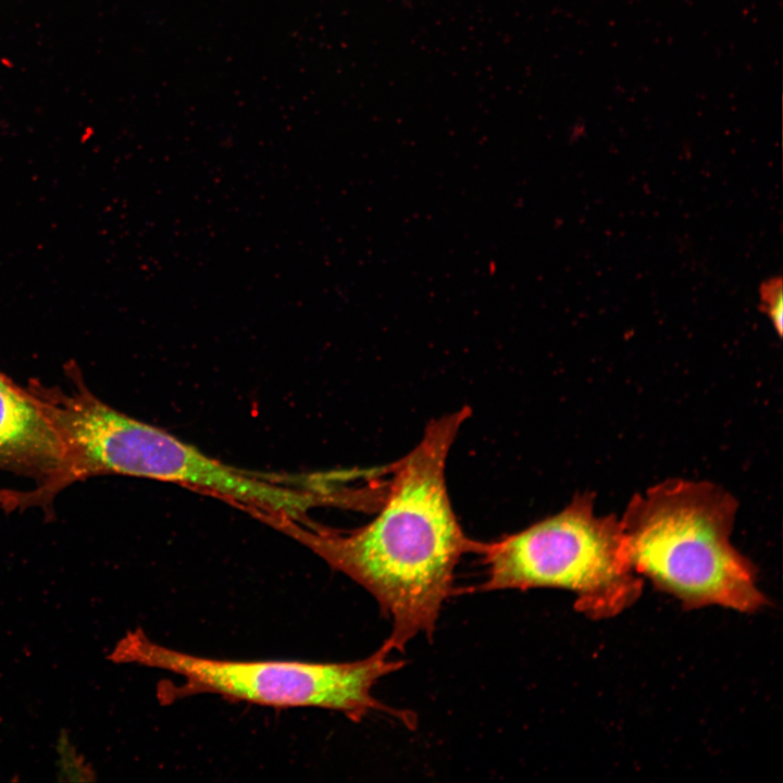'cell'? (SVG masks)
Instances as JSON below:
<instances>
[{
	"instance_id": "52a82bcc",
	"label": "cell",
	"mask_w": 783,
	"mask_h": 783,
	"mask_svg": "<svg viewBox=\"0 0 783 783\" xmlns=\"http://www.w3.org/2000/svg\"><path fill=\"white\" fill-rule=\"evenodd\" d=\"M55 749L59 756L57 761L58 780L61 782H94L96 772L86 761L70 738V732L60 730Z\"/></svg>"
},
{
	"instance_id": "3957f363",
	"label": "cell",
	"mask_w": 783,
	"mask_h": 783,
	"mask_svg": "<svg viewBox=\"0 0 783 783\" xmlns=\"http://www.w3.org/2000/svg\"><path fill=\"white\" fill-rule=\"evenodd\" d=\"M737 508L708 481L671 478L635 494L620 518L632 569L687 610L765 608L756 566L731 543Z\"/></svg>"
},
{
	"instance_id": "5b68a950",
	"label": "cell",
	"mask_w": 783,
	"mask_h": 783,
	"mask_svg": "<svg viewBox=\"0 0 783 783\" xmlns=\"http://www.w3.org/2000/svg\"><path fill=\"white\" fill-rule=\"evenodd\" d=\"M388 654L381 646L364 659L339 663L222 660L162 646L137 627L116 643L108 659L167 671L181 678V684L164 682L158 686V698L166 705L188 696L211 694L274 708L328 709L360 721L374 710L396 714L372 695L381 678L403 666L401 660H389Z\"/></svg>"
},
{
	"instance_id": "6da1fadb",
	"label": "cell",
	"mask_w": 783,
	"mask_h": 783,
	"mask_svg": "<svg viewBox=\"0 0 783 783\" xmlns=\"http://www.w3.org/2000/svg\"><path fill=\"white\" fill-rule=\"evenodd\" d=\"M470 415L464 406L426 425L418 445L391 465L384 505L370 523L352 531L278 527L373 595L391 618L382 645L388 651L403 650L418 634L433 636L461 557L487 548L463 532L446 485L449 450Z\"/></svg>"
},
{
	"instance_id": "7a4b0ae2",
	"label": "cell",
	"mask_w": 783,
	"mask_h": 783,
	"mask_svg": "<svg viewBox=\"0 0 783 783\" xmlns=\"http://www.w3.org/2000/svg\"><path fill=\"white\" fill-rule=\"evenodd\" d=\"M66 387L39 383L35 393L57 432L61 458L54 471L34 490L50 506L75 482L120 474L172 482L207 492L246 508L271 524H306L308 511L323 496L312 478L239 469L208 456L173 434L110 407L70 365Z\"/></svg>"
},
{
	"instance_id": "8992f818",
	"label": "cell",
	"mask_w": 783,
	"mask_h": 783,
	"mask_svg": "<svg viewBox=\"0 0 783 783\" xmlns=\"http://www.w3.org/2000/svg\"><path fill=\"white\" fill-rule=\"evenodd\" d=\"M61 447L40 401L0 372V471L47 478L57 468Z\"/></svg>"
},
{
	"instance_id": "277c9868",
	"label": "cell",
	"mask_w": 783,
	"mask_h": 783,
	"mask_svg": "<svg viewBox=\"0 0 783 783\" xmlns=\"http://www.w3.org/2000/svg\"><path fill=\"white\" fill-rule=\"evenodd\" d=\"M595 496L576 494L558 513L488 543L482 592L548 587L575 595L574 608L593 620L613 618L641 596L620 518L596 515Z\"/></svg>"
},
{
	"instance_id": "ba28073f",
	"label": "cell",
	"mask_w": 783,
	"mask_h": 783,
	"mask_svg": "<svg viewBox=\"0 0 783 783\" xmlns=\"http://www.w3.org/2000/svg\"><path fill=\"white\" fill-rule=\"evenodd\" d=\"M761 300L765 312L770 318L776 333L783 330V293L781 278H772L761 287Z\"/></svg>"
}]
</instances>
